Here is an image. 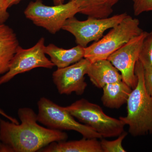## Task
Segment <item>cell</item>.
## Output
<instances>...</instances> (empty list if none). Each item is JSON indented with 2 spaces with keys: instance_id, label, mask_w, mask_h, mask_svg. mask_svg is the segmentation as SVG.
Here are the masks:
<instances>
[{
  "instance_id": "8",
  "label": "cell",
  "mask_w": 152,
  "mask_h": 152,
  "mask_svg": "<svg viewBox=\"0 0 152 152\" xmlns=\"http://www.w3.org/2000/svg\"><path fill=\"white\" fill-rule=\"evenodd\" d=\"M45 46L44 37L30 48L23 49L19 46L11 61L8 71L0 77V86L7 83L19 74L35 68L53 69L55 65L46 56Z\"/></svg>"
},
{
  "instance_id": "16",
  "label": "cell",
  "mask_w": 152,
  "mask_h": 152,
  "mask_svg": "<svg viewBox=\"0 0 152 152\" xmlns=\"http://www.w3.org/2000/svg\"><path fill=\"white\" fill-rule=\"evenodd\" d=\"M79 6L80 13L96 18H108L113 12V7L119 0H69Z\"/></svg>"
},
{
  "instance_id": "21",
  "label": "cell",
  "mask_w": 152,
  "mask_h": 152,
  "mask_svg": "<svg viewBox=\"0 0 152 152\" xmlns=\"http://www.w3.org/2000/svg\"><path fill=\"white\" fill-rule=\"evenodd\" d=\"M7 0H0V24L5 23L10 18Z\"/></svg>"
},
{
  "instance_id": "15",
  "label": "cell",
  "mask_w": 152,
  "mask_h": 152,
  "mask_svg": "<svg viewBox=\"0 0 152 152\" xmlns=\"http://www.w3.org/2000/svg\"><path fill=\"white\" fill-rule=\"evenodd\" d=\"M102 89L101 101L105 107L111 109H118L126 104L132 90L123 80L106 85Z\"/></svg>"
},
{
  "instance_id": "12",
  "label": "cell",
  "mask_w": 152,
  "mask_h": 152,
  "mask_svg": "<svg viewBox=\"0 0 152 152\" xmlns=\"http://www.w3.org/2000/svg\"><path fill=\"white\" fill-rule=\"evenodd\" d=\"M19 46L14 30L5 23L0 24V76L8 71L11 61Z\"/></svg>"
},
{
  "instance_id": "20",
  "label": "cell",
  "mask_w": 152,
  "mask_h": 152,
  "mask_svg": "<svg viewBox=\"0 0 152 152\" xmlns=\"http://www.w3.org/2000/svg\"><path fill=\"white\" fill-rule=\"evenodd\" d=\"M144 80L147 92L152 96V67L144 68Z\"/></svg>"
},
{
  "instance_id": "7",
  "label": "cell",
  "mask_w": 152,
  "mask_h": 152,
  "mask_svg": "<svg viewBox=\"0 0 152 152\" xmlns=\"http://www.w3.org/2000/svg\"><path fill=\"white\" fill-rule=\"evenodd\" d=\"M127 15L123 13L105 18L88 17L84 21L73 17L66 21L62 29L72 34L77 45L86 48L91 42L100 39L106 31L118 24Z\"/></svg>"
},
{
  "instance_id": "23",
  "label": "cell",
  "mask_w": 152,
  "mask_h": 152,
  "mask_svg": "<svg viewBox=\"0 0 152 152\" xmlns=\"http://www.w3.org/2000/svg\"><path fill=\"white\" fill-rule=\"evenodd\" d=\"M0 115L5 117V118L7 119L10 121L12 122L15 123V124H19L18 121L15 118H13V117L9 115H8L2 109H1V108H0Z\"/></svg>"
},
{
  "instance_id": "24",
  "label": "cell",
  "mask_w": 152,
  "mask_h": 152,
  "mask_svg": "<svg viewBox=\"0 0 152 152\" xmlns=\"http://www.w3.org/2000/svg\"><path fill=\"white\" fill-rule=\"evenodd\" d=\"M22 0H7V5L10 8L12 6L18 4Z\"/></svg>"
},
{
  "instance_id": "1",
  "label": "cell",
  "mask_w": 152,
  "mask_h": 152,
  "mask_svg": "<svg viewBox=\"0 0 152 152\" xmlns=\"http://www.w3.org/2000/svg\"><path fill=\"white\" fill-rule=\"evenodd\" d=\"M18 115L20 124L0 118V142L10 146L13 152H39L52 142L67 140L66 132L39 125L32 109H19Z\"/></svg>"
},
{
  "instance_id": "2",
  "label": "cell",
  "mask_w": 152,
  "mask_h": 152,
  "mask_svg": "<svg viewBox=\"0 0 152 152\" xmlns=\"http://www.w3.org/2000/svg\"><path fill=\"white\" fill-rule=\"evenodd\" d=\"M135 73L137 83L127 102V114L120 117L119 119L129 126L131 135L137 137L152 134V96L145 88L144 67L139 60L136 64Z\"/></svg>"
},
{
  "instance_id": "18",
  "label": "cell",
  "mask_w": 152,
  "mask_h": 152,
  "mask_svg": "<svg viewBox=\"0 0 152 152\" xmlns=\"http://www.w3.org/2000/svg\"><path fill=\"white\" fill-rule=\"evenodd\" d=\"M127 134L128 133L124 132L118 136V138L114 140H102L100 143L103 152H126L123 146L122 142Z\"/></svg>"
},
{
  "instance_id": "14",
  "label": "cell",
  "mask_w": 152,
  "mask_h": 152,
  "mask_svg": "<svg viewBox=\"0 0 152 152\" xmlns=\"http://www.w3.org/2000/svg\"><path fill=\"white\" fill-rule=\"evenodd\" d=\"M96 138H84L79 140L56 142L41 149L43 152H103Z\"/></svg>"
},
{
  "instance_id": "17",
  "label": "cell",
  "mask_w": 152,
  "mask_h": 152,
  "mask_svg": "<svg viewBox=\"0 0 152 152\" xmlns=\"http://www.w3.org/2000/svg\"><path fill=\"white\" fill-rule=\"evenodd\" d=\"M139 61L144 69L152 67V31L148 33L142 45Z\"/></svg>"
},
{
  "instance_id": "5",
  "label": "cell",
  "mask_w": 152,
  "mask_h": 152,
  "mask_svg": "<svg viewBox=\"0 0 152 152\" xmlns=\"http://www.w3.org/2000/svg\"><path fill=\"white\" fill-rule=\"evenodd\" d=\"M80 12L79 6L74 1L48 6L44 4L42 0H36L29 3L24 14L34 24L55 34L62 29L68 19L75 17Z\"/></svg>"
},
{
  "instance_id": "19",
  "label": "cell",
  "mask_w": 152,
  "mask_h": 152,
  "mask_svg": "<svg viewBox=\"0 0 152 152\" xmlns=\"http://www.w3.org/2000/svg\"><path fill=\"white\" fill-rule=\"evenodd\" d=\"M133 10L135 16L151 12L152 13V0H132Z\"/></svg>"
},
{
  "instance_id": "9",
  "label": "cell",
  "mask_w": 152,
  "mask_h": 152,
  "mask_svg": "<svg viewBox=\"0 0 152 152\" xmlns=\"http://www.w3.org/2000/svg\"><path fill=\"white\" fill-rule=\"evenodd\" d=\"M148 33L143 31L123 45L107 59L121 72L123 81L132 89L135 88L138 81L135 73L136 64L139 60L142 45Z\"/></svg>"
},
{
  "instance_id": "3",
  "label": "cell",
  "mask_w": 152,
  "mask_h": 152,
  "mask_svg": "<svg viewBox=\"0 0 152 152\" xmlns=\"http://www.w3.org/2000/svg\"><path fill=\"white\" fill-rule=\"evenodd\" d=\"M138 19L127 15L100 39L85 48L84 58L91 63L107 59L110 55L143 31Z\"/></svg>"
},
{
  "instance_id": "22",
  "label": "cell",
  "mask_w": 152,
  "mask_h": 152,
  "mask_svg": "<svg viewBox=\"0 0 152 152\" xmlns=\"http://www.w3.org/2000/svg\"><path fill=\"white\" fill-rule=\"evenodd\" d=\"M0 152H13V151L7 144L0 142Z\"/></svg>"
},
{
  "instance_id": "10",
  "label": "cell",
  "mask_w": 152,
  "mask_h": 152,
  "mask_svg": "<svg viewBox=\"0 0 152 152\" xmlns=\"http://www.w3.org/2000/svg\"><path fill=\"white\" fill-rule=\"evenodd\" d=\"M91 62L83 58L77 62L63 68H58L53 74V80L59 93L69 95L75 93L81 95L87 87L85 76Z\"/></svg>"
},
{
  "instance_id": "25",
  "label": "cell",
  "mask_w": 152,
  "mask_h": 152,
  "mask_svg": "<svg viewBox=\"0 0 152 152\" xmlns=\"http://www.w3.org/2000/svg\"><path fill=\"white\" fill-rule=\"evenodd\" d=\"M65 0H53L54 5H59L64 4Z\"/></svg>"
},
{
  "instance_id": "13",
  "label": "cell",
  "mask_w": 152,
  "mask_h": 152,
  "mask_svg": "<svg viewBox=\"0 0 152 152\" xmlns=\"http://www.w3.org/2000/svg\"><path fill=\"white\" fill-rule=\"evenodd\" d=\"M85 48L77 45L69 49L59 48L50 44L45 48V53L58 68H63L77 62L84 58Z\"/></svg>"
},
{
  "instance_id": "6",
  "label": "cell",
  "mask_w": 152,
  "mask_h": 152,
  "mask_svg": "<svg viewBox=\"0 0 152 152\" xmlns=\"http://www.w3.org/2000/svg\"><path fill=\"white\" fill-rule=\"evenodd\" d=\"M38 122L49 129L59 131H74L85 138L101 139L102 137L88 126L76 121L64 107L59 106L45 97H42L37 103Z\"/></svg>"
},
{
  "instance_id": "4",
  "label": "cell",
  "mask_w": 152,
  "mask_h": 152,
  "mask_svg": "<svg viewBox=\"0 0 152 152\" xmlns=\"http://www.w3.org/2000/svg\"><path fill=\"white\" fill-rule=\"evenodd\" d=\"M80 122L88 126L102 137H117L124 132L125 125L121 120L107 115L100 106L81 99L64 107Z\"/></svg>"
},
{
  "instance_id": "11",
  "label": "cell",
  "mask_w": 152,
  "mask_h": 152,
  "mask_svg": "<svg viewBox=\"0 0 152 152\" xmlns=\"http://www.w3.org/2000/svg\"><path fill=\"white\" fill-rule=\"evenodd\" d=\"M88 75L93 84L99 88L106 85L122 80L121 75L107 59L91 63Z\"/></svg>"
}]
</instances>
